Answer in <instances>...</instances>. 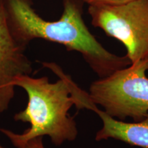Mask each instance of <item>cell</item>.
Listing matches in <instances>:
<instances>
[{
    "label": "cell",
    "mask_w": 148,
    "mask_h": 148,
    "mask_svg": "<svg viewBox=\"0 0 148 148\" xmlns=\"http://www.w3.org/2000/svg\"><path fill=\"white\" fill-rule=\"evenodd\" d=\"M0 148H3V147H1V146L0 145Z\"/></svg>",
    "instance_id": "obj_9"
},
{
    "label": "cell",
    "mask_w": 148,
    "mask_h": 148,
    "mask_svg": "<svg viewBox=\"0 0 148 148\" xmlns=\"http://www.w3.org/2000/svg\"><path fill=\"white\" fill-rule=\"evenodd\" d=\"M148 58L138 61L90 84V99L114 118L140 121L148 114Z\"/></svg>",
    "instance_id": "obj_3"
},
{
    "label": "cell",
    "mask_w": 148,
    "mask_h": 148,
    "mask_svg": "<svg viewBox=\"0 0 148 148\" xmlns=\"http://www.w3.org/2000/svg\"><path fill=\"white\" fill-rule=\"evenodd\" d=\"M13 145L16 148H45L42 141V136L32 138L24 143H14Z\"/></svg>",
    "instance_id": "obj_7"
},
{
    "label": "cell",
    "mask_w": 148,
    "mask_h": 148,
    "mask_svg": "<svg viewBox=\"0 0 148 148\" xmlns=\"http://www.w3.org/2000/svg\"><path fill=\"white\" fill-rule=\"evenodd\" d=\"M91 23L125 46L131 64L148 58V0L89 5Z\"/></svg>",
    "instance_id": "obj_4"
},
{
    "label": "cell",
    "mask_w": 148,
    "mask_h": 148,
    "mask_svg": "<svg viewBox=\"0 0 148 148\" xmlns=\"http://www.w3.org/2000/svg\"><path fill=\"white\" fill-rule=\"evenodd\" d=\"M88 5H118L124 4L134 0H83Z\"/></svg>",
    "instance_id": "obj_8"
},
{
    "label": "cell",
    "mask_w": 148,
    "mask_h": 148,
    "mask_svg": "<svg viewBox=\"0 0 148 148\" xmlns=\"http://www.w3.org/2000/svg\"><path fill=\"white\" fill-rule=\"evenodd\" d=\"M41 64L53 71L59 79L51 82L47 77L31 75H23L16 79L15 86L26 92L28 103L24 110L14 115V120L27 122L30 127L22 134L0 128L12 145L47 136L53 145L60 146L66 141H73L78 134L76 122L69 114L70 108L75 103L72 95L75 82L54 62Z\"/></svg>",
    "instance_id": "obj_2"
},
{
    "label": "cell",
    "mask_w": 148,
    "mask_h": 148,
    "mask_svg": "<svg viewBox=\"0 0 148 148\" xmlns=\"http://www.w3.org/2000/svg\"><path fill=\"white\" fill-rule=\"evenodd\" d=\"M89 110L96 112L102 121V127L96 134V140L113 138L131 145L148 148V114L142 121L127 123L108 115L94 103Z\"/></svg>",
    "instance_id": "obj_6"
},
{
    "label": "cell",
    "mask_w": 148,
    "mask_h": 148,
    "mask_svg": "<svg viewBox=\"0 0 148 148\" xmlns=\"http://www.w3.org/2000/svg\"><path fill=\"white\" fill-rule=\"evenodd\" d=\"M4 3L11 30L25 47L36 38L60 44L68 51L80 53L99 78L131 64L126 56H119L105 49L88 30L83 19V0H62L63 12L54 21H46L37 13L32 0H4Z\"/></svg>",
    "instance_id": "obj_1"
},
{
    "label": "cell",
    "mask_w": 148,
    "mask_h": 148,
    "mask_svg": "<svg viewBox=\"0 0 148 148\" xmlns=\"http://www.w3.org/2000/svg\"><path fill=\"white\" fill-rule=\"evenodd\" d=\"M26 47L14 36L4 0H0V113L13 99L16 79L33 72L32 62L25 53Z\"/></svg>",
    "instance_id": "obj_5"
}]
</instances>
